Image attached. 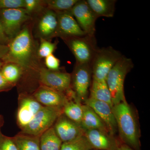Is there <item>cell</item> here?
<instances>
[{
  "label": "cell",
  "instance_id": "cell-1",
  "mask_svg": "<svg viewBox=\"0 0 150 150\" xmlns=\"http://www.w3.org/2000/svg\"><path fill=\"white\" fill-rule=\"evenodd\" d=\"M112 110L121 140L130 147L139 149V129L132 108L126 100L113 106Z\"/></svg>",
  "mask_w": 150,
  "mask_h": 150
},
{
  "label": "cell",
  "instance_id": "cell-2",
  "mask_svg": "<svg viewBox=\"0 0 150 150\" xmlns=\"http://www.w3.org/2000/svg\"><path fill=\"white\" fill-rule=\"evenodd\" d=\"M8 46V52L1 60L4 63H14L22 68L29 66L32 55L33 42L28 28L22 29Z\"/></svg>",
  "mask_w": 150,
  "mask_h": 150
},
{
  "label": "cell",
  "instance_id": "cell-3",
  "mask_svg": "<svg viewBox=\"0 0 150 150\" xmlns=\"http://www.w3.org/2000/svg\"><path fill=\"white\" fill-rule=\"evenodd\" d=\"M132 60L123 56L112 67L106 79L113 106L126 100L124 83L126 75L134 67Z\"/></svg>",
  "mask_w": 150,
  "mask_h": 150
},
{
  "label": "cell",
  "instance_id": "cell-4",
  "mask_svg": "<svg viewBox=\"0 0 150 150\" xmlns=\"http://www.w3.org/2000/svg\"><path fill=\"white\" fill-rule=\"evenodd\" d=\"M63 113V108L43 106L30 123L21 129V133L40 137L53 127L57 119Z\"/></svg>",
  "mask_w": 150,
  "mask_h": 150
},
{
  "label": "cell",
  "instance_id": "cell-5",
  "mask_svg": "<svg viewBox=\"0 0 150 150\" xmlns=\"http://www.w3.org/2000/svg\"><path fill=\"white\" fill-rule=\"evenodd\" d=\"M122 56L111 47L98 48L91 63L93 79L106 80L110 70Z\"/></svg>",
  "mask_w": 150,
  "mask_h": 150
},
{
  "label": "cell",
  "instance_id": "cell-6",
  "mask_svg": "<svg viewBox=\"0 0 150 150\" xmlns=\"http://www.w3.org/2000/svg\"><path fill=\"white\" fill-rule=\"evenodd\" d=\"M64 38L74 56L76 63L91 64L98 49L95 36L86 35Z\"/></svg>",
  "mask_w": 150,
  "mask_h": 150
},
{
  "label": "cell",
  "instance_id": "cell-7",
  "mask_svg": "<svg viewBox=\"0 0 150 150\" xmlns=\"http://www.w3.org/2000/svg\"><path fill=\"white\" fill-rule=\"evenodd\" d=\"M29 15L24 8L0 10L1 22L10 41L20 32L22 25L30 18Z\"/></svg>",
  "mask_w": 150,
  "mask_h": 150
},
{
  "label": "cell",
  "instance_id": "cell-8",
  "mask_svg": "<svg viewBox=\"0 0 150 150\" xmlns=\"http://www.w3.org/2000/svg\"><path fill=\"white\" fill-rule=\"evenodd\" d=\"M92 74L91 64L76 63L71 79L76 97L81 103L85 102L88 98V94L91 85Z\"/></svg>",
  "mask_w": 150,
  "mask_h": 150
},
{
  "label": "cell",
  "instance_id": "cell-9",
  "mask_svg": "<svg viewBox=\"0 0 150 150\" xmlns=\"http://www.w3.org/2000/svg\"><path fill=\"white\" fill-rule=\"evenodd\" d=\"M82 30L87 35L95 36L97 18L86 1H78L69 11Z\"/></svg>",
  "mask_w": 150,
  "mask_h": 150
},
{
  "label": "cell",
  "instance_id": "cell-10",
  "mask_svg": "<svg viewBox=\"0 0 150 150\" xmlns=\"http://www.w3.org/2000/svg\"><path fill=\"white\" fill-rule=\"evenodd\" d=\"M39 79L43 85L64 93L71 90V76L69 73L42 68Z\"/></svg>",
  "mask_w": 150,
  "mask_h": 150
},
{
  "label": "cell",
  "instance_id": "cell-11",
  "mask_svg": "<svg viewBox=\"0 0 150 150\" xmlns=\"http://www.w3.org/2000/svg\"><path fill=\"white\" fill-rule=\"evenodd\" d=\"M53 128L62 143L72 141L84 134L80 124L70 120L63 113L57 119Z\"/></svg>",
  "mask_w": 150,
  "mask_h": 150
},
{
  "label": "cell",
  "instance_id": "cell-12",
  "mask_svg": "<svg viewBox=\"0 0 150 150\" xmlns=\"http://www.w3.org/2000/svg\"><path fill=\"white\" fill-rule=\"evenodd\" d=\"M17 120L21 129L24 128L32 120L43 105L33 97L21 95L19 98Z\"/></svg>",
  "mask_w": 150,
  "mask_h": 150
},
{
  "label": "cell",
  "instance_id": "cell-13",
  "mask_svg": "<svg viewBox=\"0 0 150 150\" xmlns=\"http://www.w3.org/2000/svg\"><path fill=\"white\" fill-rule=\"evenodd\" d=\"M58 25L56 33L63 38L77 37L87 35L80 27L71 12H56Z\"/></svg>",
  "mask_w": 150,
  "mask_h": 150
},
{
  "label": "cell",
  "instance_id": "cell-14",
  "mask_svg": "<svg viewBox=\"0 0 150 150\" xmlns=\"http://www.w3.org/2000/svg\"><path fill=\"white\" fill-rule=\"evenodd\" d=\"M84 102L85 104L91 108L98 115L106 126L109 134L113 136L117 132V127L112 107L106 103L89 97Z\"/></svg>",
  "mask_w": 150,
  "mask_h": 150
},
{
  "label": "cell",
  "instance_id": "cell-15",
  "mask_svg": "<svg viewBox=\"0 0 150 150\" xmlns=\"http://www.w3.org/2000/svg\"><path fill=\"white\" fill-rule=\"evenodd\" d=\"M33 97L43 106L47 107L63 108L71 99L64 93L43 85L38 89Z\"/></svg>",
  "mask_w": 150,
  "mask_h": 150
},
{
  "label": "cell",
  "instance_id": "cell-16",
  "mask_svg": "<svg viewBox=\"0 0 150 150\" xmlns=\"http://www.w3.org/2000/svg\"><path fill=\"white\" fill-rule=\"evenodd\" d=\"M84 137L92 149L96 150H112L116 146L112 136L98 129L84 131Z\"/></svg>",
  "mask_w": 150,
  "mask_h": 150
},
{
  "label": "cell",
  "instance_id": "cell-17",
  "mask_svg": "<svg viewBox=\"0 0 150 150\" xmlns=\"http://www.w3.org/2000/svg\"><path fill=\"white\" fill-rule=\"evenodd\" d=\"M82 118L80 125L84 131L91 129H98L108 133L107 128L98 115L87 105H82Z\"/></svg>",
  "mask_w": 150,
  "mask_h": 150
},
{
  "label": "cell",
  "instance_id": "cell-18",
  "mask_svg": "<svg viewBox=\"0 0 150 150\" xmlns=\"http://www.w3.org/2000/svg\"><path fill=\"white\" fill-rule=\"evenodd\" d=\"M86 2L97 18L112 17L115 11V0H87Z\"/></svg>",
  "mask_w": 150,
  "mask_h": 150
},
{
  "label": "cell",
  "instance_id": "cell-19",
  "mask_svg": "<svg viewBox=\"0 0 150 150\" xmlns=\"http://www.w3.org/2000/svg\"><path fill=\"white\" fill-rule=\"evenodd\" d=\"M57 25V13L50 10L46 12L40 20L38 23V31L43 37L51 36L56 33Z\"/></svg>",
  "mask_w": 150,
  "mask_h": 150
},
{
  "label": "cell",
  "instance_id": "cell-20",
  "mask_svg": "<svg viewBox=\"0 0 150 150\" xmlns=\"http://www.w3.org/2000/svg\"><path fill=\"white\" fill-rule=\"evenodd\" d=\"M89 98L106 103L111 107H113L111 95L105 81L93 79Z\"/></svg>",
  "mask_w": 150,
  "mask_h": 150
},
{
  "label": "cell",
  "instance_id": "cell-21",
  "mask_svg": "<svg viewBox=\"0 0 150 150\" xmlns=\"http://www.w3.org/2000/svg\"><path fill=\"white\" fill-rule=\"evenodd\" d=\"M62 143L56 135L53 126L40 136V150H60Z\"/></svg>",
  "mask_w": 150,
  "mask_h": 150
},
{
  "label": "cell",
  "instance_id": "cell-22",
  "mask_svg": "<svg viewBox=\"0 0 150 150\" xmlns=\"http://www.w3.org/2000/svg\"><path fill=\"white\" fill-rule=\"evenodd\" d=\"M40 137L21 133L12 138L19 150H40Z\"/></svg>",
  "mask_w": 150,
  "mask_h": 150
},
{
  "label": "cell",
  "instance_id": "cell-23",
  "mask_svg": "<svg viewBox=\"0 0 150 150\" xmlns=\"http://www.w3.org/2000/svg\"><path fill=\"white\" fill-rule=\"evenodd\" d=\"M63 114L70 120L80 125L83 114L82 104L76 98L74 100H69L63 107Z\"/></svg>",
  "mask_w": 150,
  "mask_h": 150
},
{
  "label": "cell",
  "instance_id": "cell-24",
  "mask_svg": "<svg viewBox=\"0 0 150 150\" xmlns=\"http://www.w3.org/2000/svg\"><path fill=\"white\" fill-rule=\"evenodd\" d=\"M1 72L7 81L11 85L18 80L22 72V68L14 63H4Z\"/></svg>",
  "mask_w": 150,
  "mask_h": 150
},
{
  "label": "cell",
  "instance_id": "cell-25",
  "mask_svg": "<svg viewBox=\"0 0 150 150\" xmlns=\"http://www.w3.org/2000/svg\"><path fill=\"white\" fill-rule=\"evenodd\" d=\"M78 1V0H48L44 2L51 10L59 12L70 11Z\"/></svg>",
  "mask_w": 150,
  "mask_h": 150
},
{
  "label": "cell",
  "instance_id": "cell-26",
  "mask_svg": "<svg viewBox=\"0 0 150 150\" xmlns=\"http://www.w3.org/2000/svg\"><path fill=\"white\" fill-rule=\"evenodd\" d=\"M84 135L71 142L62 143L60 150H91Z\"/></svg>",
  "mask_w": 150,
  "mask_h": 150
},
{
  "label": "cell",
  "instance_id": "cell-27",
  "mask_svg": "<svg viewBox=\"0 0 150 150\" xmlns=\"http://www.w3.org/2000/svg\"><path fill=\"white\" fill-rule=\"evenodd\" d=\"M56 44L52 43L41 38L40 44L38 51V55L40 58H46V57L53 54L56 48Z\"/></svg>",
  "mask_w": 150,
  "mask_h": 150
},
{
  "label": "cell",
  "instance_id": "cell-28",
  "mask_svg": "<svg viewBox=\"0 0 150 150\" xmlns=\"http://www.w3.org/2000/svg\"><path fill=\"white\" fill-rule=\"evenodd\" d=\"M0 150H19L12 137L0 133Z\"/></svg>",
  "mask_w": 150,
  "mask_h": 150
},
{
  "label": "cell",
  "instance_id": "cell-29",
  "mask_svg": "<svg viewBox=\"0 0 150 150\" xmlns=\"http://www.w3.org/2000/svg\"><path fill=\"white\" fill-rule=\"evenodd\" d=\"M24 7V0H0V10Z\"/></svg>",
  "mask_w": 150,
  "mask_h": 150
},
{
  "label": "cell",
  "instance_id": "cell-30",
  "mask_svg": "<svg viewBox=\"0 0 150 150\" xmlns=\"http://www.w3.org/2000/svg\"><path fill=\"white\" fill-rule=\"evenodd\" d=\"M45 64L48 69L58 71L60 67V61L53 54L45 58Z\"/></svg>",
  "mask_w": 150,
  "mask_h": 150
},
{
  "label": "cell",
  "instance_id": "cell-31",
  "mask_svg": "<svg viewBox=\"0 0 150 150\" xmlns=\"http://www.w3.org/2000/svg\"><path fill=\"white\" fill-rule=\"evenodd\" d=\"M25 7L28 13L37 10L43 3V1L38 0H24Z\"/></svg>",
  "mask_w": 150,
  "mask_h": 150
},
{
  "label": "cell",
  "instance_id": "cell-32",
  "mask_svg": "<svg viewBox=\"0 0 150 150\" xmlns=\"http://www.w3.org/2000/svg\"><path fill=\"white\" fill-rule=\"evenodd\" d=\"M10 40L6 35L3 28L0 19V44L4 45H8Z\"/></svg>",
  "mask_w": 150,
  "mask_h": 150
},
{
  "label": "cell",
  "instance_id": "cell-33",
  "mask_svg": "<svg viewBox=\"0 0 150 150\" xmlns=\"http://www.w3.org/2000/svg\"><path fill=\"white\" fill-rule=\"evenodd\" d=\"M10 85L6 80L0 70V91L7 88Z\"/></svg>",
  "mask_w": 150,
  "mask_h": 150
},
{
  "label": "cell",
  "instance_id": "cell-34",
  "mask_svg": "<svg viewBox=\"0 0 150 150\" xmlns=\"http://www.w3.org/2000/svg\"><path fill=\"white\" fill-rule=\"evenodd\" d=\"M8 51V45L0 44V59H4Z\"/></svg>",
  "mask_w": 150,
  "mask_h": 150
},
{
  "label": "cell",
  "instance_id": "cell-35",
  "mask_svg": "<svg viewBox=\"0 0 150 150\" xmlns=\"http://www.w3.org/2000/svg\"><path fill=\"white\" fill-rule=\"evenodd\" d=\"M120 148L121 150H134L132 148L126 144L121 145Z\"/></svg>",
  "mask_w": 150,
  "mask_h": 150
},
{
  "label": "cell",
  "instance_id": "cell-36",
  "mask_svg": "<svg viewBox=\"0 0 150 150\" xmlns=\"http://www.w3.org/2000/svg\"><path fill=\"white\" fill-rule=\"evenodd\" d=\"M4 62H2L1 59H0V70H1L2 67L3 65H4Z\"/></svg>",
  "mask_w": 150,
  "mask_h": 150
},
{
  "label": "cell",
  "instance_id": "cell-37",
  "mask_svg": "<svg viewBox=\"0 0 150 150\" xmlns=\"http://www.w3.org/2000/svg\"><path fill=\"white\" fill-rule=\"evenodd\" d=\"M112 150H121V149H120V147H117V146H115V147L114 148V149Z\"/></svg>",
  "mask_w": 150,
  "mask_h": 150
},
{
  "label": "cell",
  "instance_id": "cell-38",
  "mask_svg": "<svg viewBox=\"0 0 150 150\" xmlns=\"http://www.w3.org/2000/svg\"><path fill=\"white\" fill-rule=\"evenodd\" d=\"M2 125V121H1V118H0V130H1V127ZM0 133H1V131H0Z\"/></svg>",
  "mask_w": 150,
  "mask_h": 150
},
{
  "label": "cell",
  "instance_id": "cell-39",
  "mask_svg": "<svg viewBox=\"0 0 150 150\" xmlns=\"http://www.w3.org/2000/svg\"></svg>",
  "mask_w": 150,
  "mask_h": 150
}]
</instances>
